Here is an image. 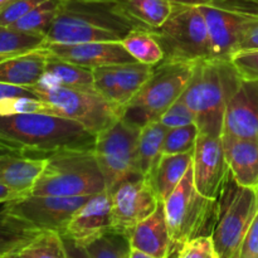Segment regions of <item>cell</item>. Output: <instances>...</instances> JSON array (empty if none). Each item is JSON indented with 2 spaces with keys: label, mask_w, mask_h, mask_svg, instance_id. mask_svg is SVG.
I'll list each match as a JSON object with an SVG mask.
<instances>
[{
  "label": "cell",
  "mask_w": 258,
  "mask_h": 258,
  "mask_svg": "<svg viewBox=\"0 0 258 258\" xmlns=\"http://www.w3.org/2000/svg\"><path fill=\"white\" fill-rule=\"evenodd\" d=\"M96 135L73 120L49 113L0 115V148L35 158L95 148Z\"/></svg>",
  "instance_id": "1"
},
{
  "label": "cell",
  "mask_w": 258,
  "mask_h": 258,
  "mask_svg": "<svg viewBox=\"0 0 258 258\" xmlns=\"http://www.w3.org/2000/svg\"><path fill=\"white\" fill-rule=\"evenodd\" d=\"M143 28L127 17L116 2L62 0L47 44L121 42L128 33Z\"/></svg>",
  "instance_id": "2"
},
{
  "label": "cell",
  "mask_w": 258,
  "mask_h": 258,
  "mask_svg": "<svg viewBox=\"0 0 258 258\" xmlns=\"http://www.w3.org/2000/svg\"><path fill=\"white\" fill-rule=\"evenodd\" d=\"M241 81L231 60L208 58L196 63L180 98L196 115L199 134L222 138L227 105Z\"/></svg>",
  "instance_id": "3"
},
{
  "label": "cell",
  "mask_w": 258,
  "mask_h": 258,
  "mask_svg": "<svg viewBox=\"0 0 258 258\" xmlns=\"http://www.w3.org/2000/svg\"><path fill=\"white\" fill-rule=\"evenodd\" d=\"M106 189L93 149L52 154L32 189V196L90 197Z\"/></svg>",
  "instance_id": "4"
},
{
  "label": "cell",
  "mask_w": 258,
  "mask_h": 258,
  "mask_svg": "<svg viewBox=\"0 0 258 258\" xmlns=\"http://www.w3.org/2000/svg\"><path fill=\"white\" fill-rule=\"evenodd\" d=\"M196 63L163 60L154 66L151 77L123 107L121 117L140 128L160 120L188 87Z\"/></svg>",
  "instance_id": "5"
},
{
  "label": "cell",
  "mask_w": 258,
  "mask_h": 258,
  "mask_svg": "<svg viewBox=\"0 0 258 258\" xmlns=\"http://www.w3.org/2000/svg\"><path fill=\"white\" fill-rule=\"evenodd\" d=\"M216 202L202 196L196 188L191 165L173 193L163 202L173 252L178 251L184 242L206 234L209 226L213 229Z\"/></svg>",
  "instance_id": "6"
},
{
  "label": "cell",
  "mask_w": 258,
  "mask_h": 258,
  "mask_svg": "<svg viewBox=\"0 0 258 258\" xmlns=\"http://www.w3.org/2000/svg\"><path fill=\"white\" fill-rule=\"evenodd\" d=\"M150 30L163 48V60L196 63L209 58L208 29L199 7L174 5L168 20Z\"/></svg>",
  "instance_id": "7"
},
{
  "label": "cell",
  "mask_w": 258,
  "mask_h": 258,
  "mask_svg": "<svg viewBox=\"0 0 258 258\" xmlns=\"http://www.w3.org/2000/svg\"><path fill=\"white\" fill-rule=\"evenodd\" d=\"M140 130L120 117L96 135L93 153L108 191L122 181L143 176L139 169L138 155Z\"/></svg>",
  "instance_id": "8"
},
{
  "label": "cell",
  "mask_w": 258,
  "mask_h": 258,
  "mask_svg": "<svg viewBox=\"0 0 258 258\" xmlns=\"http://www.w3.org/2000/svg\"><path fill=\"white\" fill-rule=\"evenodd\" d=\"M30 90L39 100L50 106L53 115L76 121L93 135H97L121 117V111L106 101L96 90L59 86H34Z\"/></svg>",
  "instance_id": "9"
},
{
  "label": "cell",
  "mask_w": 258,
  "mask_h": 258,
  "mask_svg": "<svg viewBox=\"0 0 258 258\" xmlns=\"http://www.w3.org/2000/svg\"><path fill=\"white\" fill-rule=\"evenodd\" d=\"M232 178L216 208L213 237L214 246L221 258H236L242 241L258 209V190L239 186Z\"/></svg>",
  "instance_id": "10"
},
{
  "label": "cell",
  "mask_w": 258,
  "mask_h": 258,
  "mask_svg": "<svg viewBox=\"0 0 258 258\" xmlns=\"http://www.w3.org/2000/svg\"><path fill=\"white\" fill-rule=\"evenodd\" d=\"M111 193L112 231L128 237L140 222L158 209L160 199L148 178H134L118 184Z\"/></svg>",
  "instance_id": "11"
},
{
  "label": "cell",
  "mask_w": 258,
  "mask_h": 258,
  "mask_svg": "<svg viewBox=\"0 0 258 258\" xmlns=\"http://www.w3.org/2000/svg\"><path fill=\"white\" fill-rule=\"evenodd\" d=\"M90 197H40L29 194L2 206L42 231L63 234L73 214Z\"/></svg>",
  "instance_id": "12"
},
{
  "label": "cell",
  "mask_w": 258,
  "mask_h": 258,
  "mask_svg": "<svg viewBox=\"0 0 258 258\" xmlns=\"http://www.w3.org/2000/svg\"><path fill=\"white\" fill-rule=\"evenodd\" d=\"M193 173L199 193L218 201L232 178L222 138L199 134L194 148Z\"/></svg>",
  "instance_id": "13"
},
{
  "label": "cell",
  "mask_w": 258,
  "mask_h": 258,
  "mask_svg": "<svg viewBox=\"0 0 258 258\" xmlns=\"http://www.w3.org/2000/svg\"><path fill=\"white\" fill-rule=\"evenodd\" d=\"M209 38V58L231 60L247 28L258 17L239 14L214 5H202Z\"/></svg>",
  "instance_id": "14"
},
{
  "label": "cell",
  "mask_w": 258,
  "mask_h": 258,
  "mask_svg": "<svg viewBox=\"0 0 258 258\" xmlns=\"http://www.w3.org/2000/svg\"><path fill=\"white\" fill-rule=\"evenodd\" d=\"M112 232V201L108 190L90 197L73 214L62 236L86 247Z\"/></svg>",
  "instance_id": "15"
},
{
  "label": "cell",
  "mask_w": 258,
  "mask_h": 258,
  "mask_svg": "<svg viewBox=\"0 0 258 258\" xmlns=\"http://www.w3.org/2000/svg\"><path fill=\"white\" fill-rule=\"evenodd\" d=\"M222 136L258 143V80L242 78L227 105Z\"/></svg>",
  "instance_id": "16"
},
{
  "label": "cell",
  "mask_w": 258,
  "mask_h": 258,
  "mask_svg": "<svg viewBox=\"0 0 258 258\" xmlns=\"http://www.w3.org/2000/svg\"><path fill=\"white\" fill-rule=\"evenodd\" d=\"M47 47L54 57L90 70L138 62L123 48L121 42L47 44Z\"/></svg>",
  "instance_id": "17"
},
{
  "label": "cell",
  "mask_w": 258,
  "mask_h": 258,
  "mask_svg": "<svg viewBox=\"0 0 258 258\" xmlns=\"http://www.w3.org/2000/svg\"><path fill=\"white\" fill-rule=\"evenodd\" d=\"M130 246L158 258H169L173 253L164 204L161 202L151 216L138 224L128 236Z\"/></svg>",
  "instance_id": "18"
},
{
  "label": "cell",
  "mask_w": 258,
  "mask_h": 258,
  "mask_svg": "<svg viewBox=\"0 0 258 258\" xmlns=\"http://www.w3.org/2000/svg\"><path fill=\"white\" fill-rule=\"evenodd\" d=\"M47 165V158L23 155V154H0V184L7 185L24 196H29L40 174Z\"/></svg>",
  "instance_id": "19"
},
{
  "label": "cell",
  "mask_w": 258,
  "mask_h": 258,
  "mask_svg": "<svg viewBox=\"0 0 258 258\" xmlns=\"http://www.w3.org/2000/svg\"><path fill=\"white\" fill-rule=\"evenodd\" d=\"M50 52L47 45L28 53L14 55L0 63V82L33 87L44 76Z\"/></svg>",
  "instance_id": "20"
},
{
  "label": "cell",
  "mask_w": 258,
  "mask_h": 258,
  "mask_svg": "<svg viewBox=\"0 0 258 258\" xmlns=\"http://www.w3.org/2000/svg\"><path fill=\"white\" fill-rule=\"evenodd\" d=\"M224 153L233 180L239 186L258 190V143L222 136Z\"/></svg>",
  "instance_id": "21"
},
{
  "label": "cell",
  "mask_w": 258,
  "mask_h": 258,
  "mask_svg": "<svg viewBox=\"0 0 258 258\" xmlns=\"http://www.w3.org/2000/svg\"><path fill=\"white\" fill-rule=\"evenodd\" d=\"M25 219L13 214L2 206L0 209V258L18 254L42 233Z\"/></svg>",
  "instance_id": "22"
},
{
  "label": "cell",
  "mask_w": 258,
  "mask_h": 258,
  "mask_svg": "<svg viewBox=\"0 0 258 258\" xmlns=\"http://www.w3.org/2000/svg\"><path fill=\"white\" fill-rule=\"evenodd\" d=\"M193 158L194 151L171 155L163 154L155 170L149 178L160 202L166 201V198L178 186L186 171L193 165Z\"/></svg>",
  "instance_id": "23"
},
{
  "label": "cell",
  "mask_w": 258,
  "mask_h": 258,
  "mask_svg": "<svg viewBox=\"0 0 258 258\" xmlns=\"http://www.w3.org/2000/svg\"><path fill=\"white\" fill-rule=\"evenodd\" d=\"M35 86L39 87L59 86V87L81 88V90H95L92 70L66 62L54 57L52 53L48 59L44 76Z\"/></svg>",
  "instance_id": "24"
},
{
  "label": "cell",
  "mask_w": 258,
  "mask_h": 258,
  "mask_svg": "<svg viewBox=\"0 0 258 258\" xmlns=\"http://www.w3.org/2000/svg\"><path fill=\"white\" fill-rule=\"evenodd\" d=\"M153 67L154 66L144 64L140 62L111 66L115 80L116 106L121 112L130 102L131 98L148 82L153 75Z\"/></svg>",
  "instance_id": "25"
},
{
  "label": "cell",
  "mask_w": 258,
  "mask_h": 258,
  "mask_svg": "<svg viewBox=\"0 0 258 258\" xmlns=\"http://www.w3.org/2000/svg\"><path fill=\"white\" fill-rule=\"evenodd\" d=\"M130 19L146 29L160 28L174 10L168 0H115Z\"/></svg>",
  "instance_id": "26"
},
{
  "label": "cell",
  "mask_w": 258,
  "mask_h": 258,
  "mask_svg": "<svg viewBox=\"0 0 258 258\" xmlns=\"http://www.w3.org/2000/svg\"><path fill=\"white\" fill-rule=\"evenodd\" d=\"M168 127L160 121H153L143 126L138 141L139 169L144 178H150L163 156V144Z\"/></svg>",
  "instance_id": "27"
},
{
  "label": "cell",
  "mask_w": 258,
  "mask_h": 258,
  "mask_svg": "<svg viewBox=\"0 0 258 258\" xmlns=\"http://www.w3.org/2000/svg\"><path fill=\"white\" fill-rule=\"evenodd\" d=\"M121 44L138 62L156 66L164 59V50L150 29L138 28L128 33Z\"/></svg>",
  "instance_id": "28"
},
{
  "label": "cell",
  "mask_w": 258,
  "mask_h": 258,
  "mask_svg": "<svg viewBox=\"0 0 258 258\" xmlns=\"http://www.w3.org/2000/svg\"><path fill=\"white\" fill-rule=\"evenodd\" d=\"M62 0H45L37 8L20 18L15 23H13L9 27L14 29L20 30V32L32 33V34L47 35L48 30L52 27L54 22L57 13L59 10Z\"/></svg>",
  "instance_id": "29"
},
{
  "label": "cell",
  "mask_w": 258,
  "mask_h": 258,
  "mask_svg": "<svg viewBox=\"0 0 258 258\" xmlns=\"http://www.w3.org/2000/svg\"><path fill=\"white\" fill-rule=\"evenodd\" d=\"M44 45H47L44 35L20 32L12 27L0 25V55L14 57Z\"/></svg>",
  "instance_id": "30"
},
{
  "label": "cell",
  "mask_w": 258,
  "mask_h": 258,
  "mask_svg": "<svg viewBox=\"0 0 258 258\" xmlns=\"http://www.w3.org/2000/svg\"><path fill=\"white\" fill-rule=\"evenodd\" d=\"M18 254L22 258H68L62 234L53 231H43Z\"/></svg>",
  "instance_id": "31"
},
{
  "label": "cell",
  "mask_w": 258,
  "mask_h": 258,
  "mask_svg": "<svg viewBox=\"0 0 258 258\" xmlns=\"http://www.w3.org/2000/svg\"><path fill=\"white\" fill-rule=\"evenodd\" d=\"M85 248L91 258H128L131 246L128 237L112 231Z\"/></svg>",
  "instance_id": "32"
},
{
  "label": "cell",
  "mask_w": 258,
  "mask_h": 258,
  "mask_svg": "<svg viewBox=\"0 0 258 258\" xmlns=\"http://www.w3.org/2000/svg\"><path fill=\"white\" fill-rule=\"evenodd\" d=\"M199 128L197 123L181 126V127L168 128L163 144V154L191 153L196 148Z\"/></svg>",
  "instance_id": "33"
},
{
  "label": "cell",
  "mask_w": 258,
  "mask_h": 258,
  "mask_svg": "<svg viewBox=\"0 0 258 258\" xmlns=\"http://www.w3.org/2000/svg\"><path fill=\"white\" fill-rule=\"evenodd\" d=\"M218 256L212 234H202L184 242L178 249V258H216Z\"/></svg>",
  "instance_id": "34"
},
{
  "label": "cell",
  "mask_w": 258,
  "mask_h": 258,
  "mask_svg": "<svg viewBox=\"0 0 258 258\" xmlns=\"http://www.w3.org/2000/svg\"><path fill=\"white\" fill-rule=\"evenodd\" d=\"M161 123L168 128L181 127L197 122V117L189 106L181 98H178L160 117Z\"/></svg>",
  "instance_id": "35"
},
{
  "label": "cell",
  "mask_w": 258,
  "mask_h": 258,
  "mask_svg": "<svg viewBox=\"0 0 258 258\" xmlns=\"http://www.w3.org/2000/svg\"><path fill=\"white\" fill-rule=\"evenodd\" d=\"M45 0H14L0 9V25L9 27Z\"/></svg>",
  "instance_id": "36"
},
{
  "label": "cell",
  "mask_w": 258,
  "mask_h": 258,
  "mask_svg": "<svg viewBox=\"0 0 258 258\" xmlns=\"http://www.w3.org/2000/svg\"><path fill=\"white\" fill-rule=\"evenodd\" d=\"M231 62L243 80H258V50L237 52L232 55Z\"/></svg>",
  "instance_id": "37"
},
{
  "label": "cell",
  "mask_w": 258,
  "mask_h": 258,
  "mask_svg": "<svg viewBox=\"0 0 258 258\" xmlns=\"http://www.w3.org/2000/svg\"><path fill=\"white\" fill-rule=\"evenodd\" d=\"M236 258H258V209Z\"/></svg>",
  "instance_id": "38"
},
{
  "label": "cell",
  "mask_w": 258,
  "mask_h": 258,
  "mask_svg": "<svg viewBox=\"0 0 258 258\" xmlns=\"http://www.w3.org/2000/svg\"><path fill=\"white\" fill-rule=\"evenodd\" d=\"M211 5L239 14L258 17V0H212Z\"/></svg>",
  "instance_id": "39"
},
{
  "label": "cell",
  "mask_w": 258,
  "mask_h": 258,
  "mask_svg": "<svg viewBox=\"0 0 258 258\" xmlns=\"http://www.w3.org/2000/svg\"><path fill=\"white\" fill-rule=\"evenodd\" d=\"M243 50H258V18H256L247 28L246 33L239 43L237 52H243Z\"/></svg>",
  "instance_id": "40"
},
{
  "label": "cell",
  "mask_w": 258,
  "mask_h": 258,
  "mask_svg": "<svg viewBox=\"0 0 258 258\" xmlns=\"http://www.w3.org/2000/svg\"><path fill=\"white\" fill-rule=\"evenodd\" d=\"M14 97L38 98V96L28 87H20V86L7 85V83L0 82V101Z\"/></svg>",
  "instance_id": "41"
},
{
  "label": "cell",
  "mask_w": 258,
  "mask_h": 258,
  "mask_svg": "<svg viewBox=\"0 0 258 258\" xmlns=\"http://www.w3.org/2000/svg\"><path fill=\"white\" fill-rule=\"evenodd\" d=\"M63 237V242H64L66 252H67L68 258H91L90 254L87 253L85 247L80 246V244L75 243L72 239L67 238V237Z\"/></svg>",
  "instance_id": "42"
},
{
  "label": "cell",
  "mask_w": 258,
  "mask_h": 258,
  "mask_svg": "<svg viewBox=\"0 0 258 258\" xmlns=\"http://www.w3.org/2000/svg\"><path fill=\"white\" fill-rule=\"evenodd\" d=\"M23 197H27V196L14 190V189L9 188V186L0 184V206L5 203H9V202L17 201V199L23 198Z\"/></svg>",
  "instance_id": "43"
},
{
  "label": "cell",
  "mask_w": 258,
  "mask_h": 258,
  "mask_svg": "<svg viewBox=\"0 0 258 258\" xmlns=\"http://www.w3.org/2000/svg\"><path fill=\"white\" fill-rule=\"evenodd\" d=\"M174 5H186V7H202V5H211L212 0H168Z\"/></svg>",
  "instance_id": "44"
},
{
  "label": "cell",
  "mask_w": 258,
  "mask_h": 258,
  "mask_svg": "<svg viewBox=\"0 0 258 258\" xmlns=\"http://www.w3.org/2000/svg\"><path fill=\"white\" fill-rule=\"evenodd\" d=\"M128 258H158L150 253H146V252L140 251L138 248H130V254H128Z\"/></svg>",
  "instance_id": "45"
},
{
  "label": "cell",
  "mask_w": 258,
  "mask_h": 258,
  "mask_svg": "<svg viewBox=\"0 0 258 258\" xmlns=\"http://www.w3.org/2000/svg\"><path fill=\"white\" fill-rule=\"evenodd\" d=\"M12 2H14V0H0V9H3L4 7H7V5L10 4Z\"/></svg>",
  "instance_id": "46"
},
{
  "label": "cell",
  "mask_w": 258,
  "mask_h": 258,
  "mask_svg": "<svg viewBox=\"0 0 258 258\" xmlns=\"http://www.w3.org/2000/svg\"><path fill=\"white\" fill-rule=\"evenodd\" d=\"M8 58H12V57H8V55H0V63L4 62V60L8 59Z\"/></svg>",
  "instance_id": "47"
},
{
  "label": "cell",
  "mask_w": 258,
  "mask_h": 258,
  "mask_svg": "<svg viewBox=\"0 0 258 258\" xmlns=\"http://www.w3.org/2000/svg\"><path fill=\"white\" fill-rule=\"evenodd\" d=\"M4 258H22L19 256V254H12V256H8V257H4Z\"/></svg>",
  "instance_id": "48"
},
{
  "label": "cell",
  "mask_w": 258,
  "mask_h": 258,
  "mask_svg": "<svg viewBox=\"0 0 258 258\" xmlns=\"http://www.w3.org/2000/svg\"><path fill=\"white\" fill-rule=\"evenodd\" d=\"M101 2H115V0H101Z\"/></svg>",
  "instance_id": "49"
},
{
  "label": "cell",
  "mask_w": 258,
  "mask_h": 258,
  "mask_svg": "<svg viewBox=\"0 0 258 258\" xmlns=\"http://www.w3.org/2000/svg\"><path fill=\"white\" fill-rule=\"evenodd\" d=\"M216 258H221V257H219V256H217V257H216Z\"/></svg>",
  "instance_id": "50"
}]
</instances>
